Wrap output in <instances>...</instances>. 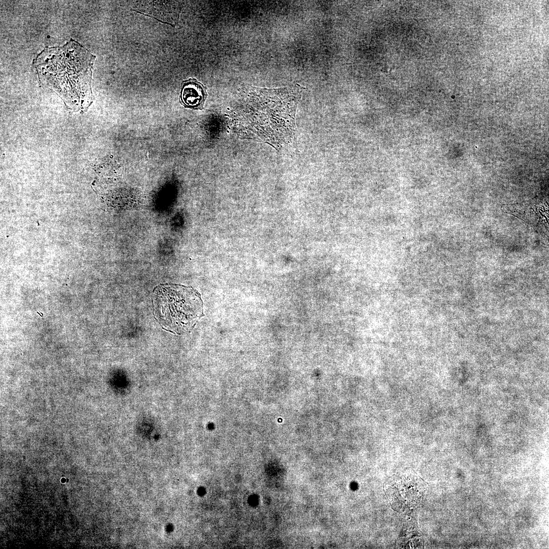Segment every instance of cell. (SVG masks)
<instances>
[{
  "label": "cell",
  "instance_id": "obj_1",
  "mask_svg": "<svg viewBox=\"0 0 549 549\" xmlns=\"http://www.w3.org/2000/svg\"><path fill=\"white\" fill-rule=\"evenodd\" d=\"M96 56L73 39L46 48L34 60L40 82L54 91L67 107L86 110L93 101L91 80Z\"/></svg>",
  "mask_w": 549,
  "mask_h": 549
},
{
  "label": "cell",
  "instance_id": "obj_2",
  "mask_svg": "<svg viewBox=\"0 0 549 549\" xmlns=\"http://www.w3.org/2000/svg\"><path fill=\"white\" fill-rule=\"evenodd\" d=\"M152 304L157 320L173 333L190 331L203 315L200 295L190 287L160 284L153 290Z\"/></svg>",
  "mask_w": 549,
  "mask_h": 549
},
{
  "label": "cell",
  "instance_id": "obj_3",
  "mask_svg": "<svg viewBox=\"0 0 549 549\" xmlns=\"http://www.w3.org/2000/svg\"><path fill=\"white\" fill-rule=\"evenodd\" d=\"M424 488L423 482L414 474L395 475L384 484V491L392 507L400 511L416 505Z\"/></svg>",
  "mask_w": 549,
  "mask_h": 549
},
{
  "label": "cell",
  "instance_id": "obj_4",
  "mask_svg": "<svg viewBox=\"0 0 549 549\" xmlns=\"http://www.w3.org/2000/svg\"><path fill=\"white\" fill-rule=\"evenodd\" d=\"M206 96L205 87L196 79H189L182 82L180 99L186 107L191 108L202 107Z\"/></svg>",
  "mask_w": 549,
  "mask_h": 549
}]
</instances>
